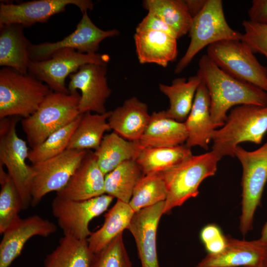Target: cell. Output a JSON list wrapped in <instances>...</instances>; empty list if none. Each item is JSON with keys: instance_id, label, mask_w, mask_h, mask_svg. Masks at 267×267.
I'll return each instance as SVG.
<instances>
[{"instance_id": "1", "label": "cell", "mask_w": 267, "mask_h": 267, "mask_svg": "<svg viewBox=\"0 0 267 267\" xmlns=\"http://www.w3.org/2000/svg\"><path fill=\"white\" fill-rule=\"evenodd\" d=\"M196 75L206 85L210 97V114L216 128L222 127L227 112L242 104L267 105V92L246 82L236 79L220 69L207 54L198 62Z\"/></svg>"}, {"instance_id": "2", "label": "cell", "mask_w": 267, "mask_h": 267, "mask_svg": "<svg viewBox=\"0 0 267 267\" xmlns=\"http://www.w3.org/2000/svg\"><path fill=\"white\" fill-rule=\"evenodd\" d=\"M267 132V105H238L230 109L224 125L215 130L212 150L221 158L235 157L239 143L260 144Z\"/></svg>"}, {"instance_id": "3", "label": "cell", "mask_w": 267, "mask_h": 267, "mask_svg": "<svg viewBox=\"0 0 267 267\" xmlns=\"http://www.w3.org/2000/svg\"><path fill=\"white\" fill-rule=\"evenodd\" d=\"M80 99L78 91L64 93L52 91L33 114L21 120V125L31 149L81 114L79 109Z\"/></svg>"}, {"instance_id": "4", "label": "cell", "mask_w": 267, "mask_h": 267, "mask_svg": "<svg viewBox=\"0 0 267 267\" xmlns=\"http://www.w3.org/2000/svg\"><path fill=\"white\" fill-rule=\"evenodd\" d=\"M222 158L213 150L192 155L176 166L163 172L167 189L163 213L181 206L199 194V187L206 178L214 176Z\"/></svg>"}, {"instance_id": "5", "label": "cell", "mask_w": 267, "mask_h": 267, "mask_svg": "<svg viewBox=\"0 0 267 267\" xmlns=\"http://www.w3.org/2000/svg\"><path fill=\"white\" fill-rule=\"evenodd\" d=\"M52 91L29 73L22 74L2 67L0 70V119L28 117Z\"/></svg>"}, {"instance_id": "6", "label": "cell", "mask_w": 267, "mask_h": 267, "mask_svg": "<svg viewBox=\"0 0 267 267\" xmlns=\"http://www.w3.org/2000/svg\"><path fill=\"white\" fill-rule=\"evenodd\" d=\"M188 34L190 42L175 68L176 74L181 72L204 47L222 40H241L242 37L227 23L221 0H207L202 9L193 18Z\"/></svg>"}, {"instance_id": "7", "label": "cell", "mask_w": 267, "mask_h": 267, "mask_svg": "<svg viewBox=\"0 0 267 267\" xmlns=\"http://www.w3.org/2000/svg\"><path fill=\"white\" fill-rule=\"evenodd\" d=\"M234 155L243 169L239 228L245 235L253 228L254 215L261 204L267 181V140L260 148L252 151L238 145Z\"/></svg>"}, {"instance_id": "8", "label": "cell", "mask_w": 267, "mask_h": 267, "mask_svg": "<svg viewBox=\"0 0 267 267\" xmlns=\"http://www.w3.org/2000/svg\"><path fill=\"white\" fill-rule=\"evenodd\" d=\"M206 54L231 76L267 92V68L259 63L251 47L242 41L216 42L208 46Z\"/></svg>"}, {"instance_id": "9", "label": "cell", "mask_w": 267, "mask_h": 267, "mask_svg": "<svg viewBox=\"0 0 267 267\" xmlns=\"http://www.w3.org/2000/svg\"><path fill=\"white\" fill-rule=\"evenodd\" d=\"M18 118L9 117L0 120V162L6 167L26 210L31 205L33 170L26 163L29 151L27 143L16 133Z\"/></svg>"}, {"instance_id": "10", "label": "cell", "mask_w": 267, "mask_h": 267, "mask_svg": "<svg viewBox=\"0 0 267 267\" xmlns=\"http://www.w3.org/2000/svg\"><path fill=\"white\" fill-rule=\"evenodd\" d=\"M109 60L107 54L83 53L73 49L62 48L54 52L48 59L31 60L28 73L44 83L53 91L70 93L65 84L68 76L84 65H107Z\"/></svg>"}, {"instance_id": "11", "label": "cell", "mask_w": 267, "mask_h": 267, "mask_svg": "<svg viewBox=\"0 0 267 267\" xmlns=\"http://www.w3.org/2000/svg\"><path fill=\"white\" fill-rule=\"evenodd\" d=\"M88 150L67 149L52 158L32 164L31 205H37L43 198L62 189L78 167Z\"/></svg>"}, {"instance_id": "12", "label": "cell", "mask_w": 267, "mask_h": 267, "mask_svg": "<svg viewBox=\"0 0 267 267\" xmlns=\"http://www.w3.org/2000/svg\"><path fill=\"white\" fill-rule=\"evenodd\" d=\"M113 198L106 194L83 201L56 196L51 203L52 213L64 235L86 240L91 233L89 222L106 211Z\"/></svg>"}, {"instance_id": "13", "label": "cell", "mask_w": 267, "mask_h": 267, "mask_svg": "<svg viewBox=\"0 0 267 267\" xmlns=\"http://www.w3.org/2000/svg\"><path fill=\"white\" fill-rule=\"evenodd\" d=\"M119 34L117 29L103 30L97 27L88 16L87 12L76 26L75 31L61 41L31 44L30 57L32 61L48 59L55 51L62 48H71L83 53H95L100 43L105 39Z\"/></svg>"}, {"instance_id": "14", "label": "cell", "mask_w": 267, "mask_h": 267, "mask_svg": "<svg viewBox=\"0 0 267 267\" xmlns=\"http://www.w3.org/2000/svg\"><path fill=\"white\" fill-rule=\"evenodd\" d=\"M70 4L77 6L82 13L93 7L90 0H36L18 4L1 2L0 26L18 24L27 27L46 22L53 15L64 11Z\"/></svg>"}, {"instance_id": "15", "label": "cell", "mask_w": 267, "mask_h": 267, "mask_svg": "<svg viewBox=\"0 0 267 267\" xmlns=\"http://www.w3.org/2000/svg\"><path fill=\"white\" fill-rule=\"evenodd\" d=\"M106 65L87 64L69 77L67 87L70 93L81 91L79 109L81 114L107 112L105 103L111 93L107 84Z\"/></svg>"}, {"instance_id": "16", "label": "cell", "mask_w": 267, "mask_h": 267, "mask_svg": "<svg viewBox=\"0 0 267 267\" xmlns=\"http://www.w3.org/2000/svg\"><path fill=\"white\" fill-rule=\"evenodd\" d=\"M164 205L162 201L135 212L127 227L134 239L141 267H160L156 236Z\"/></svg>"}, {"instance_id": "17", "label": "cell", "mask_w": 267, "mask_h": 267, "mask_svg": "<svg viewBox=\"0 0 267 267\" xmlns=\"http://www.w3.org/2000/svg\"><path fill=\"white\" fill-rule=\"evenodd\" d=\"M56 230L54 223L38 215L20 218L2 233L0 243V267H9L32 237H47Z\"/></svg>"}, {"instance_id": "18", "label": "cell", "mask_w": 267, "mask_h": 267, "mask_svg": "<svg viewBox=\"0 0 267 267\" xmlns=\"http://www.w3.org/2000/svg\"><path fill=\"white\" fill-rule=\"evenodd\" d=\"M105 177L94 152L88 150L67 184L56 192V196L77 201L99 196L105 194Z\"/></svg>"}, {"instance_id": "19", "label": "cell", "mask_w": 267, "mask_h": 267, "mask_svg": "<svg viewBox=\"0 0 267 267\" xmlns=\"http://www.w3.org/2000/svg\"><path fill=\"white\" fill-rule=\"evenodd\" d=\"M267 244L259 239L241 240L227 236L225 249L216 254H207L195 267H249L264 262Z\"/></svg>"}, {"instance_id": "20", "label": "cell", "mask_w": 267, "mask_h": 267, "mask_svg": "<svg viewBox=\"0 0 267 267\" xmlns=\"http://www.w3.org/2000/svg\"><path fill=\"white\" fill-rule=\"evenodd\" d=\"M188 148L199 146L207 150L217 128L211 118L210 97L208 89L201 80L195 93L190 113L184 121Z\"/></svg>"}, {"instance_id": "21", "label": "cell", "mask_w": 267, "mask_h": 267, "mask_svg": "<svg viewBox=\"0 0 267 267\" xmlns=\"http://www.w3.org/2000/svg\"><path fill=\"white\" fill-rule=\"evenodd\" d=\"M150 118L146 103L133 96L111 111L108 122L114 132L125 139L139 141Z\"/></svg>"}, {"instance_id": "22", "label": "cell", "mask_w": 267, "mask_h": 267, "mask_svg": "<svg viewBox=\"0 0 267 267\" xmlns=\"http://www.w3.org/2000/svg\"><path fill=\"white\" fill-rule=\"evenodd\" d=\"M134 39L140 64L154 63L166 67L178 56L177 39L167 33L156 31L136 32Z\"/></svg>"}, {"instance_id": "23", "label": "cell", "mask_w": 267, "mask_h": 267, "mask_svg": "<svg viewBox=\"0 0 267 267\" xmlns=\"http://www.w3.org/2000/svg\"><path fill=\"white\" fill-rule=\"evenodd\" d=\"M24 28L18 24L0 26V66L27 74L31 43L24 35Z\"/></svg>"}, {"instance_id": "24", "label": "cell", "mask_w": 267, "mask_h": 267, "mask_svg": "<svg viewBox=\"0 0 267 267\" xmlns=\"http://www.w3.org/2000/svg\"><path fill=\"white\" fill-rule=\"evenodd\" d=\"M184 122L169 117L166 111L150 115L147 127L139 141L143 147H173L182 145L187 139Z\"/></svg>"}, {"instance_id": "25", "label": "cell", "mask_w": 267, "mask_h": 267, "mask_svg": "<svg viewBox=\"0 0 267 267\" xmlns=\"http://www.w3.org/2000/svg\"><path fill=\"white\" fill-rule=\"evenodd\" d=\"M142 148L139 141L127 140L113 132L103 136L94 153L100 169L106 175L123 162L136 160Z\"/></svg>"}, {"instance_id": "26", "label": "cell", "mask_w": 267, "mask_h": 267, "mask_svg": "<svg viewBox=\"0 0 267 267\" xmlns=\"http://www.w3.org/2000/svg\"><path fill=\"white\" fill-rule=\"evenodd\" d=\"M129 203L117 200L104 215V222L87 239L89 248L95 254L110 243L119 234L127 229L134 214Z\"/></svg>"}, {"instance_id": "27", "label": "cell", "mask_w": 267, "mask_h": 267, "mask_svg": "<svg viewBox=\"0 0 267 267\" xmlns=\"http://www.w3.org/2000/svg\"><path fill=\"white\" fill-rule=\"evenodd\" d=\"M94 257L87 239L64 235L47 255L42 267H92Z\"/></svg>"}, {"instance_id": "28", "label": "cell", "mask_w": 267, "mask_h": 267, "mask_svg": "<svg viewBox=\"0 0 267 267\" xmlns=\"http://www.w3.org/2000/svg\"><path fill=\"white\" fill-rule=\"evenodd\" d=\"M201 82L197 75L174 80L172 84H160V90L169 100L170 107L166 111L167 115L177 121L184 122L191 109L197 89Z\"/></svg>"}, {"instance_id": "29", "label": "cell", "mask_w": 267, "mask_h": 267, "mask_svg": "<svg viewBox=\"0 0 267 267\" xmlns=\"http://www.w3.org/2000/svg\"><path fill=\"white\" fill-rule=\"evenodd\" d=\"M192 155L185 144L173 147L142 148L135 161L143 174L163 173Z\"/></svg>"}, {"instance_id": "30", "label": "cell", "mask_w": 267, "mask_h": 267, "mask_svg": "<svg viewBox=\"0 0 267 267\" xmlns=\"http://www.w3.org/2000/svg\"><path fill=\"white\" fill-rule=\"evenodd\" d=\"M110 113L111 111L104 114H91L90 112L83 114L67 149L96 150L104 133L111 130L108 122Z\"/></svg>"}, {"instance_id": "31", "label": "cell", "mask_w": 267, "mask_h": 267, "mask_svg": "<svg viewBox=\"0 0 267 267\" xmlns=\"http://www.w3.org/2000/svg\"><path fill=\"white\" fill-rule=\"evenodd\" d=\"M144 175L135 160L126 161L105 177V194L129 203L136 184Z\"/></svg>"}, {"instance_id": "32", "label": "cell", "mask_w": 267, "mask_h": 267, "mask_svg": "<svg viewBox=\"0 0 267 267\" xmlns=\"http://www.w3.org/2000/svg\"><path fill=\"white\" fill-rule=\"evenodd\" d=\"M144 7L166 22L176 33L178 38L188 33L193 18L185 0H145Z\"/></svg>"}, {"instance_id": "33", "label": "cell", "mask_w": 267, "mask_h": 267, "mask_svg": "<svg viewBox=\"0 0 267 267\" xmlns=\"http://www.w3.org/2000/svg\"><path fill=\"white\" fill-rule=\"evenodd\" d=\"M0 162V233L2 234L20 217L24 210L21 196L13 180Z\"/></svg>"}, {"instance_id": "34", "label": "cell", "mask_w": 267, "mask_h": 267, "mask_svg": "<svg viewBox=\"0 0 267 267\" xmlns=\"http://www.w3.org/2000/svg\"><path fill=\"white\" fill-rule=\"evenodd\" d=\"M167 189L162 173L143 175L133 191L129 205L134 212L165 201Z\"/></svg>"}, {"instance_id": "35", "label": "cell", "mask_w": 267, "mask_h": 267, "mask_svg": "<svg viewBox=\"0 0 267 267\" xmlns=\"http://www.w3.org/2000/svg\"><path fill=\"white\" fill-rule=\"evenodd\" d=\"M82 115L81 114L72 123L50 134L39 145L31 149L28 159L32 164L55 157L67 150Z\"/></svg>"}, {"instance_id": "36", "label": "cell", "mask_w": 267, "mask_h": 267, "mask_svg": "<svg viewBox=\"0 0 267 267\" xmlns=\"http://www.w3.org/2000/svg\"><path fill=\"white\" fill-rule=\"evenodd\" d=\"M92 267H133L124 245L123 233L94 254Z\"/></svg>"}, {"instance_id": "37", "label": "cell", "mask_w": 267, "mask_h": 267, "mask_svg": "<svg viewBox=\"0 0 267 267\" xmlns=\"http://www.w3.org/2000/svg\"><path fill=\"white\" fill-rule=\"evenodd\" d=\"M242 26L244 33L241 41L246 43L254 53L263 54L267 59V24L244 20Z\"/></svg>"}, {"instance_id": "38", "label": "cell", "mask_w": 267, "mask_h": 267, "mask_svg": "<svg viewBox=\"0 0 267 267\" xmlns=\"http://www.w3.org/2000/svg\"><path fill=\"white\" fill-rule=\"evenodd\" d=\"M135 31L136 33L148 31H160L178 39L174 31L166 22L156 15L149 12L138 24Z\"/></svg>"}, {"instance_id": "39", "label": "cell", "mask_w": 267, "mask_h": 267, "mask_svg": "<svg viewBox=\"0 0 267 267\" xmlns=\"http://www.w3.org/2000/svg\"><path fill=\"white\" fill-rule=\"evenodd\" d=\"M250 21L267 24V0H253L248 10Z\"/></svg>"}, {"instance_id": "40", "label": "cell", "mask_w": 267, "mask_h": 267, "mask_svg": "<svg viewBox=\"0 0 267 267\" xmlns=\"http://www.w3.org/2000/svg\"><path fill=\"white\" fill-rule=\"evenodd\" d=\"M223 234L220 227L215 224H209L201 230L200 238L204 245L213 241Z\"/></svg>"}, {"instance_id": "41", "label": "cell", "mask_w": 267, "mask_h": 267, "mask_svg": "<svg viewBox=\"0 0 267 267\" xmlns=\"http://www.w3.org/2000/svg\"><path fill=\"white\" fill-rule=\"evenodd\" d=\"M227 236L222 235L217 239L204 245L208 254H216L222 251L226 246Z\"/></svg>"}, {"instance_id": "42", "label": "cell", "mask_w": 267, "mask_h": 267, "mask_svg": "<svg viewBox=\"0 0 267 267\" xmlns=\"http://www.w3.org/2000/svg\"><path fill=\"white\" fill-rule=\"evenodd\" d=\"M188 11L193 18L204 7L207 0H184Z\"/></svg>"}, {"instance_id": "43", "label": "cell", "mask_w": 267, "mask_h": 267, "mask_svg": "<svg viewBox=\"0 0 267 267\" xmlns=\"http://www.w3.org/2000/svg\"><path fill=\"white\" fill-rule=\"evenodd\" d=\"M259 239L262 242L267 244V221L262 228Z\"/></svg>"}, {"instance_id": "44", "label": "cell", "mask_w": 267, "mask_h": 267, "mask_svg": "<svg viewBox=\"0 0 267 267\" xmlns=\"http://www.w3.org/2000/svg\"><path fill=\"white\" fill-rule=\"evenodd\" d=\"M267 267V265L264 262L262 263L254 266H249V267Z\"/></svg>"}, {"instance_id": "45", "label": "cell", "mask_w": 267, "mask_h": 267, "mask_svg": "<svg viewBox=\"0 0 267 267\" xmlns=\"http://www.w3.org/2000/svg\"><path fill=\"white\" fill-rule=\"evenodd\" d=\"M264 263L267 265V251L266 256L264 260Z\"/></svg>"}]
</instances>
